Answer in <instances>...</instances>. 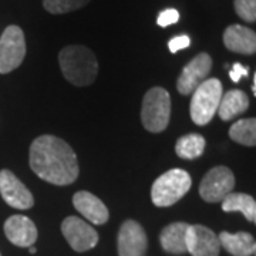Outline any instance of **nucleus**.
I'll return each instance as SVG.
<instances>
[{
	"label": "nucleus",
	"instance_id": "obj_1",
	"mask_svg": "<svg viewBox=\"0 0 256 256\" xmlns=\"http://www.w3.org/2000/svg\"><path fill=\"white\" fill-rule=\"evenodd\" d=\"M30 166L37 176L54 185L73 184L78 176V162L72 146L54 136H42L33 141Z\"/></svg>",
	"mask_w": 256,
	"mask_h": 256
},
{
	"label": "nucleus",
	"instance_id": "obj_2",
	"mask_svg": "<svg viewBox=\"0 0 256 256\" xmlns=\"http://www.w3.org/2000/svg\"><path fill=\"white\" fill-rule=\"evenodd\" d=\"M58 63L64 77L74 86H90L97 77L98 64L88 47L78 44L64 47L58 54Z\"/></svg>",
	"mask_w": 256,
	"mask_h": 256
},
{
	"label": "nucleus",
	"instance_id": "obj_3",
	"mask_svg": "<svg viewBox=\"0 0 256 256\" xmlns=\"http://www.w3.org/2000/svg\"><path fill=\"white\" fill-rule=\"evenodd\" d=\"M191 176L186 171L174 168L166 171L151 188V200L156 206H171L178 202L191 188Z\"/></svg>",
	"mask_w": 256,
	"mask_h": 256
},
{
	"label": "nucleus",
	"instance_id": "obj_4",
	"mask_svg": "<svg viewBox=\"0 0 256 256\" xmlns=\"http://www.w3.org/2000/svg\"><path fill=\"white\" fill-rule=\"evenodd\" d=\"M222 84L218 78H208L192 92L191 118L196 126L208 124L218 112L222 98Z\"/></svg>",
	"mask_w": 256,
	"mask_h": 256
},
{
	"label": "nucleus",
	"instance_id": "obj_5",
	"mask_svg": "<svg viewBox=\"0 0 256 256\" xmlns=\"http://www.w3.org/2000/svg\"><path fill=\"white\" fill-rule=\"evenodd\" d=\"M171 117V97L166 90L154 87L144 96L141 120L144 127L151 132H161L168 127Z\"/></svg>",
	"mask_w": 256,
	"mask_h": 256
},
{
	"label": "nucleus",
	"instance_id": "obj_6",
	"mask_svg": "<svg viewBox=\"0 0 256 256\" xmlns=\"http://www.w3.org/2000/svg\"><path fill=\"white\" fill-rule=\"evenodd\" d=\"M26 56V42L23 30L18 26H9L0 37V74L16 70Z\"/></svg>",
	"mask_w": 256,
	"mask_h": 256
},
{
	"label": "nucleus",
	"instance_id": "obj_7",
	"mask_svg": "<svg viewBox=\"0 0 256 256\" xmlns=\"http://www.w3.org/2000/svg\"><path fill=\"white\" fill-rule=\"evenodd\" d=\"M235 186V176L226 166H215L204 176L200 194L206 202H222Z\"/></svg>",
	"mask_w": 256,
	"mask_h": 256
},
{
	"label": "nucleus",
	"instance_id": "obj_8",
	"mask_svg": "<svg viewBox=\"0 0 256 256\" xmlns=\"http://www.w3.org/2000/svg\"><path fill=\"white\" fill-rule=\"evenodd\" d=\"M62 232L68 245L77 252L90 250L98 244L97 230L86 220L77 216H68L62 224Z\"/></svg>",
	"mask_w": 256,
	"mask_h": 256
},
{
	"label": "nucleus",
	"instance_id": "obj_9",
	"mask_svg": "<svg viewBox=\"0 0 256 256\" xmlns=\"http://www.w3.org/2000/svg\"><path fill=\"white\" fill-rule=\"evenodd\" d=\"M0 194L4 202L16 210H28L34 204L32 192L9 170L0 171Z\"/></svg>",
	"mask_w": 256,
	"mask_h": 256
},
{
	"label": "nucleus",
	"instance_id": "obj_10",
	"mask_svg": "<svg viewBox=\"0 0 256 256\" xmlns=\"http://www.w3.org/2000/svg\"><path fill=\"white\" fill-rule=\"evenodd\" d=\"M212 68V58L206 53H201L194 57L190 63L184 67L182 73L176 82L178 92L188 96L196 90V87L206 80L208 74Z\"/></svg>",
	"mask_w": 256,
	"mask_h": 256
},
{
	"label": "nucleus",
	"instance_id": "obj_11",
	"mask_svg": "<svg viewBox=\"0 0 256 256\" xmlns=\"http://www.w3.org/2000/svg\"><path fill=\"white\" fill-rule=\"evenodd\" d=\"M146 245V230L138 222L130 220L121 225L117 239L120 256H144Z\"/></svg>",
	"mask_w": 256,
	"mask_h": 256
},
{
	"label": "nucleus",
	"instance_id": "obj_12",
	"mask_svg": "<svg viewBox=\"0 0 256 256\" xmlns=\"http://www.w3.org/2000/svg\"><path fill=\"white\" fill-rule=\"evenodd\" d=\"M220 238L204 225H190L186 230V252L192 256H220Z\"/></svg>",
	"mask_w": 256,
	"mask_h": 256
},
{
	"label": "nucleus",
	"instance_id": "obj_13",
	"mask_svg": "<svg viewBox=\"0 0 256 256\" xmlns=\"http://www.w3.org/2000/svg\"><path fill=\"white\" fill-rule=\"evenodd\" d=\"M4 234L13 245L30 248L37 240V228L34 222L24 215H13L4 224Z\"/></svg>",
	"mask_w": 256,
	"mask_h": 256
},
{
	"label": "nucleus",
	"instance_id": "obj_14",
	"mask_svg": "<svg viewBox=\"0 0 256 256\" xmlns=\"http://www.w3.org/2000/svg\"><path fill=\"white\" fill-rule=\"evenodd\" d=\"M74 208L94 225H102L108 220V210L92 192H76L73 196Z\"/></svg>",
	"mask_w": 256,
	"mask_h": 256
},
{
	"label": "nucleus",
	"instance_id": "obj_15",
	"mask_svg": "<svg viewBox=\"0 0 256 256\" xmlns=\"http://www.w3.org/2000/svg\"><path fill=\"white\" fill-rule=\"evenodd\" d=\"M224 43L228 50L239 54L256 53V33L240 24L229 26L224 33Z\"/></svg>",
	"mask_w": 256,
	"mask_h": 256
},
{
	"label": "nucleus",
	"instance_id": "obj_16",
	"mask_svg": "<svg viewBox=\"0 0 256 256\" xmlns=\"http://www.w3.org/2000/svg\"><path fill=\"white\" fill-rule=\"evenodd\" d=\"M190 228L185 222H175L165 226L160 235V242L164 250L181 255L186 252V230Z\"/></svg>",
	"mask_w": 256,
	"mask_h": 256
},
{
	"label": "nucleus",
	"instance_id": "obj_17",
	"mask_svg": "<svg viewBox=\"0 0 256 256\" xmlns=\"http://www.w3.org/2000/svg\"><path fill=\"white\" fill-rule=\"evenodd\" d=\"M249 107V98L242 90H229L222 96L218 107V114L224 121L235 118L245 112Z\"/></svg>",
	"mask_w": 256,
	"mask_h": 256
},
{
	"label": "nucleus",
	"instance_id": "obj_18",
	"mask_svg": "<svg viewBox=\"0 0 256 256\" xmlns=\"http://www.w3.org/2000/svg\"><path fill=\"white\" fill-rule=\"evenodd\" d=\"M220 242L222 246L234 256H250L254 255V245L255 239L248 232H238V234H229L222 232L220 236Z\"/></svg>",
	"mask_w": 256,
	"mask_h": 256
},
{
	"label": "nucleus",
	"instance_id": "obj_19",
	"mask_svg": "<svg viewBox=\"0 0 256 256\" xmlns=\"http://www.w3.org/2000/svg\"><path fill=\"white\" fill-rule=\"evenodd\" d=\"M255 200L248 194H235L230 192L228 196L222 201V210L225 212H235L239 210L248 220L254 218V210H255Z\"/></svg>",
	"mask_w": 256,
	"mask_h": 256
},
{
	"label": "nucleus",
	"instance_id": "obj_20",
	"mask_svg": "<svg viewBox=\"0 0 256 256\" xmlns=\"http://www.w3.org/2000/svg\"><path fill=\"white\" fill-rule=\"evenodd\" d=\"M229 137L235 142L246 146H256V118H245L236 121L229 128Z\"/></svg>",
	"mask_w": 256,
	"mask_h": 256
},
{
	"label": "nucleus",
	"instance_id": "obj_21",
	"mask_svg": "<svg viewBox=\"0 0 256 256\" xmlns=\"http://www.w3.org/2000/svg\"><path fill=\"white\" fill-rule=\"evenodd\" d=\"M204 150H205V138L200 134L184 136L176 141V146H175V151L178 156L184 160L198 158L202 156Z\"/></svg>",
	"mask_w": 256,
	"mask_h": 256
},
{
	"label": "nucleus",
	"instance_id": "obj_22",
	"mask_svg": "<svg viewBox=\"0 0 256 256\" xmlns=\"http://www.w3.org/2000/svg\"><path fill=\"white\" fill-rule=\"evenodd\" d=\"M90 0H44L43 6L52 14H63L84 8Z\"/></svg>",
	"mask_w": 256,
	"mask_h": 256
},
{
	"label": "nucleus",
	"instance_id": "obj_23",
	"mask_svg": "<svg viewBox=\"0 0 256 256\" xmlns=\"http://www.w3.org/2000/svg\"><path fill=\"white\" fill-rule=\"evenodd\" d=\"M235 12L245 22H256V0H235Z\"/></svg>",
	"mask_w": 256,
	"mask_h": 256
},
{
	"label": "nucleus",
	"instance_id": "obj_24",
	"mask_svg": "<svg viewBox=\"0 0 256 256\" xmlns=\"http://www.w3.org/2000/svg\"><path fill=\"white\" fill-rule=\"evenodd\" d=\"M178 20H180V13H178V10L166 9L158 14L156 23H158V26H161V28H166V26H171V24L176 23Z\"/></svg>",
	"mask_w": 256,
	"mask_h": 256
},
{
	"label": "nucleus",
	"instance_id": "obj_25",
	"mask_svg": "<svg viewBox=\"0 0 256 256\" xmlns=\"http://www.w3.org/2000/svg\"><path fill=\"white\" fill-rule=\"evenodd\" d=\"M190 44H191L190 37L185 36V34H181V36H176L170 40V43H168V48H170V52H171V53H178L180 50L186 48Z\"/></svg>",
	"mask_w": 256,
	"mask_h": 256
},
{
	"label": "nucleus",
	"instance_id": "obj_26",
	"mask_svg": "<svg viewBox=\"0 0 256 256\" xmlns=\"http://www.w3.org/2000/svg\"><path fill=\"white\" fill-rule=\"evenodd\" d=\"M249 73V68L246 66H242L240 63H235L232 66L230 72H229V77L234 82H238L242 77H246Z\"/></svg>",
	"mask_w": 256,
	"mask_h": 256
},
{
	"label": "nucleus",
	"instance_id": "obj_27",
	"mask_svg": "<svg viewBox=\"0 0 256 256\" xmlns=\"http://www.w3.org/2000/svg\"><path fill=\"white\" fill-rule=\"evenodd\" d=\"M252 90H254V96L256 97V73H255V77H254V87H252Z\"/></svg>",
	"mask_w": 256,
	"mask_h": 256
},
{
	"label": "nucleus",
	"instance_id": "obj_28",
	"mask_svg": "<svg viewBox=\"0 0 256 256\" xmlns=\"http://www.w3.org/2000/svg\"><path fill=\"white\" fill-rule=\"evenodd\" d=\"M252 222L256 224V202H255V210H254V218H252Z\"/></svg>",
	"mask_w": 256,
	"mask_h": 256
},
{
	"label": "nucleus",
	"instance_id": "obj_29",
	"mask_svg": "<svg viewBox=\"0 0 256 256\" xmlns=\"http://www.w3.org/2000/svg\"><path fill=\"white\" fill-rule=\"evenodd\" d=\"M30 254H36V248L30 246Z\"/></svg>",
	"mask_w": 256,
	"mask_h": 256
},
{
	"label": "nucleus",
	"instance_id": "obj_30",
	"mask_svg": "<svg viewBox=\"0 0 256 256\" xmlns=\"http://www.w3.org/2000/svg\"><path fill=\"white\" fill-rule=\"evenodd\" d=\"M254 255L256 256V242H255V245H254Z\"/></svg>",
	"mask_w": 256,
	"mask_h": 256
},
{
	"label": "nucleus",
	"instance_id": "obj_31",
	"mask_svg": "<svg viewBox=\"0 0 256 256\" xmlns=\"http://www.w3.org/2000/svg\"><path fill=\"white\" fill-rule=\"evenodd\" d=\"M0 256H2V255H0Z\"/></svg>",
	"mask_w": 256,
	"mask_h": 256
}]
</instances>
